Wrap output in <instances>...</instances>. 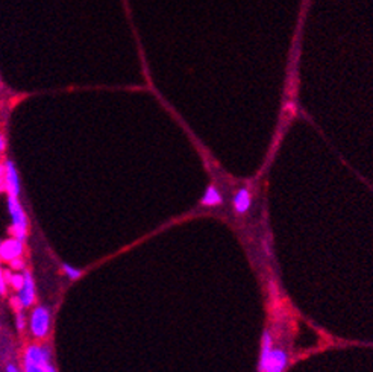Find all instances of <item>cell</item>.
Segmentation results:
<instances>
[{
	"label": "cell",
	"instance_id": "obj_1",
	"mask_svg": "<svg viewBox=\"0 0 373 372\" xmlns=\"http://www.w3.org/2000/svg\"><path fill=\"white\" fill-rule=\"evenodd\" d=\"M290 365V354L284 345L276 342L272 328H266L261 338L258 372H285Z\"/></svg>",
	"mask_w": 373,
	"mask_h": 372
},
{
	"label": "cell",
	"instance_id": "obj_2",
	"mask_svg": "<svg viewBox=\"0 0 373 372\" xmlns=\"http://www.w3.org/2000/svg\"><path fill=\"white\" fill-rule=\"evenodd\" d=\"M50 362V351L46 346L31 345L25 351L23 358V372H46Z\"/></svg>",
	"mask_w": 373,
	"mask_h": 372
},
{
	"label": "cell",
	"instance_id": "obj_3",
	"mask_svg": "<svg viewBox=\"0 0 373 372\" xmlns=\"http://www.w3.org/2000/svg\"><path fill=\"white\" fill-rule=\"evenodd\" d=\"M8 210L11 214V222H13L11 233H13V236L16 238L23 242V240L26 238V233H28V218H26V213L23 210L18 198H16V196L8 198Z\"/></svg>",
	"mask_w": 373,
	"mask_h": 372
},
{
	"label": "cell",
	"instance_id": "obj_4",
	"mask_svg": "<svg viewBox=\"0 0 373 372\" xmlns=\"http://www.w3.org/2000/svg\"><path fill=\"white\" fill-rule=\"evenodd\" d=\"M29 328L35 338H46L50 330V311L43 305L33 308L29 321Z\"/></svg>",
	"mask_w": 373,
	"mask_h": 372
},
{
	"label": "cell",
	"instance_id": "obj_5",
	"mask_svg": "<svg viewBox=\"0 0 373 372\" xmlns=\"http://www.w3.org/2000/svg\"><path fill=\"white\" fill-rule=\"evenodd\" d=\"M231 203H232L234 213L238 218L247 216L249 211L252 210V205H254V193H252V190L249 187H240L232 195Z\"/></svg>",
	"mask_w": 373,
	"mask_h": 372
},
{
	"label": "cell",
	"instance_id": "obj_6",
	"mask_svg": "<svg viewBox=\"0 0 373 372\" xmlns=\"http://www.w3.org/2000/svg\"><path fill=\"white\" fill-rule=\"evenodd\" d=\"M23 275H25V281H23L21 289L18 290L17 298L20 301L21 308H29L35 303V281L31 272L26 271Z\"/></svg>",
	"mask_w": 373,
	"mask_h": 372
},
{
	"label": "cell",
	"instance_id": "obj_7",
	"mask_svg": "<svg viewBox=\"0 0 373 372\" xmlns=\"http://www.w3.org/2000/svg\"><path fill=\"white\" fill-rule=\"evenodd\" d=\"M5 188L9 196L18 198L20 195V176L17 172V167L14 161L6 160L5 161Z\"/></svg>",
	"mask_w": 373,
	"mask_h": 372
},
{
	"label": "cell",
	"instance_id": "obj_8",
	"mask_svg": "<svg viewBox=\"0 0 373 372\" xmlns=\"http://www.w3.org/2000/svg\"><path fill=\"white\" fill-rule=\"evenodd\" d=\"M23 254V242L16 237L6 238L0 243V260L3 261H13L16 258H20Z\"/></svg>",
	"mask_w": 373,
	"mask_h": 372
},
{
	"label": "cell",
	"instance_id": "obj_9",
	"mask_svg": "<svg viewBox=\"0 0 373 372\" xmlns=\"http://www.w3.org/2000/svg\"><path fill=\"white\" fill-rule=\"evenodd\" d=\"M225 203V198L222 195L220 188L215 184H210L205 188V193L200 198L199 205L205 207V208H215V207H222Z\"/></svg>",
	"mask_w": 373,
	"mask_h": 372
},
{
	"label": "cell",
	"instance_id": "obj_10",
	"mask_svg": "<svg viewBox=\"0 0 373 372\" xmlns=\"http://www.w3.org/2000/svg\"><path fill=\"white\" fill-rule=\"evenodd\" d=\"M5 280L6 283L14 287L16 290H20L21 286H23V281H25V275L23 273H13V272H5Z\"/></svg>",
	"mask_w": 373,
	"mask_h": 372
},
{
	"label": "cell",
	"instance_id": "obj_11",
	"mask_svg": "<svg viewBox=\"0 0 373 372\" xmlns=\"http://www.w3.org/2000/svg\"><path fill=\"white\" fill-rule=\"evenodd\" d=\"M63 269H64V272H65V275L70 278V280H78L81 275H82V272H81V269H78V268H73V266H70V265H63Z\"/></svg>",
	"mask_w": 373,
	"mask_h": 372
},
{
	"label": "cell",
	"instance_id": "obj_12",
	"mask_svg": "<svg viewBox=\"0 0 373 372\" xmlns=\"http://www.w3.org/2000/svg\"><path fill=\"white\" fill-rule=\"evenodd\" d=\"M16 325H17L18 331H23L26 328V316L23 315L21 311H17V315H16Z\"/></svg>",
	"mask_w": 373,
	"mask_h": 372
},
{
	"label": "cell",
	"instance_id": "obj_13",
	"mask_svg": "<svg viewBox=\"0 0 373 372\" xmlns=\"http://www.w3.org/2000/svg\"><path fill=\"white\" fill-rule=\"evenodd\" d=\"M9 265H11V268L14 269V272L23 271V268H25V263H23L21 257H20V258H16V260H13V261H9Z\"/></svg>",
	"mask_w": 373,
	"mask_h": 372
},
{
	"label": "cell",
	"instance_id": "obj_14",
	"mask_svg": "<svg viewBox=\"0 0 373 372\" xmlns=\"http://www.w3.org/2000/svg\"><path fill=\"white\" fill-rule=\"evenodd\" d=\"M6 292V280H5V272L0 268V295Z\"/></svg>",
	"mask_w": 373,
	"mask_h": 372
},
{
	"label": "cell",
	"instance_id": "obj_15",
	"mask_svg": "<svg viewBox=\"0 0 373 372\" xmlns=\"http://www.w3.org/2000/svg\"><path fill=\"white\" fill-rule=\"evenodd\" d=\"M5 149H6V138L2 133H0V153H3Z\"/></svg>",
	"mask_w": 373,
	"mask_h": 372
},
{
	"label": "cell",
	"instance_id": "obj_16",
	"mask_svg": "<svg viewBox=\"0 0 373 372\" xmlns=\"http://www.w3.org/2000/svg\"><path fill=\"white\" fill-rule=\"evenodd\" d=\"M6 372H21L16 365H8V368H6Z\"/></svg>",
	"mask_w": 373,
	"mask_h": 372
},
{
	"label": "cell",
	"instance_id": "obj_17",
	"mask_svg": "<svg viewBox=\"0 0 373 372\" xmlns=\"http://www.w3.org/2000/svg\"><path fill=\"white\" fill-rule=\"evenodd\" d=\"M46 372H56V371H55V368H53V365H52V363H50V365H49V366H47V369H46Z\"/></svg>",
	"mask_w": 373,
	"mask_h": 372
}]
</instances>
